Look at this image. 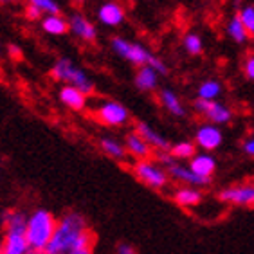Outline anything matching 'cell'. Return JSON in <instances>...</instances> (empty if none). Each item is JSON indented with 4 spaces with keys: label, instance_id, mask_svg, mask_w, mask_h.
Listing matches in <instances>:
<instances>
[{
    "label": "cell",
    "instance_id": "cell-1",
    "mask_svg": "<svg viewBox=\"0 0 254 254\" xmlns=\"http://www.w3.org/2000/svg\"><path fill=\"white\" fill-rule=\"evenodd\" d=\"M96 244L87 216L79 211H65L62 216H56V227H54L53 238L45 253L47 254H67L70 251L85 247V245Z\"/></svg>",
    "mask_w": 254,
    "mask_h": 254
},
{
    "label": "cell",
    "instance_id": "cell-2",
    "mask_svg": "<svg viewBox=\"0 0 254 254\" xmlns=\"http://www.w3.org/2000/svg\"><path fill=\"white\" fill-rule=\"evenodd\" d=\"M25 216L18 207H7L0 213V254H27Z\"/></svg>",
    "mask_w": 254,
    "mask_h": 254
},
{
    "label": "cell",
    "instance_id": "cell-3",
    "mask_svg": "<svg viewBox=\"0 0 254 254\" xmlns=\"http://www.w3.org/2000/svg\"><path fill=\"white\" fill-rule=\"evenodd\" d=\"M56 216L45 207H36L25 216V240L31 251H45L53 238Z\"/></svg>",
    "mask_w": 254,
    "mask_h": 254
},
{
    "label": "cell",
    "instance_id": "cell-4",
    "mask_svg": "<svg viewBox=\"0 0 254 254\" xmlns=\"http://www.w3.org/2000/svg\"><path fill=\"white\" fill-rule=\"evenodd\" d=\"M51 76L60 83H65L68 87H74L81 90L85 96H90L94 92V81L92 78L85 72L83 68L76 65L72 60L60 58L51 68Z\"/></svg>",
    "mask_w": 254,
    "mask_h": 254
},
{
    "label": "cell",
    "instance_id": "cell-5",
    "mask_svg": "<svg viewBox=\"0 0 254 254\" xmlns=\"http://www.w3.org/2000/svg\"><path fill=\"white\" fill-rule=\"evenodd\" d=\"M132 173L137 181L148 186L150 190L164 191L170 186V177L166 168L162 166L157 159H144V161H133Z\"/></svg>",
    "mask_w": 254,
    "mask_h": 254
},
{
    "label": "cell",
    "instance_id": "cell-6",
    "mask_svg": "<svg viewBox=\"0 0 254 254\" xmlns=\"http://www.w3.org/2000/svg\"><path fill=\"white\" fill-rule=\"evenodd\" d=\"M94 118L98 119L101 125H105V127L119 128V127H125L130 121V112L119 101L105 99V101H99L96 105V108H94Z\"/></svg>",
    "mask_w": 254,
    "mask_h": 254
},
{
    "label": "cell",
    "instance_id": "cell-7",
    "mask_svg": "<svg viewBox=\"0 0 254 254\" xmlns=\"http://www.w3.org/2000/svg\"><path fill=\"white\" fill-rule=\"evenodd\" d=\"M110 45H112V51L118 54L119 58L127 60V62H130L133 65H139V67L148 65L150 60L153 58V54L144 45L130 42V40L123 38V36H114Z\"/></svg>",
    "mask_w": 254,
    "mask_h": 254
},
{
    "label": "cell",
    "instance_id": "cell-8",
    "mask_svg": "<svg viewBox=\"0 0 254 254\" xmlns=\"http://www.w3.org/2000/svg\"><path fill=\"white\" fill-rule=\"evenodd\" d=\"M218 200L231 207H254V182H242L218 191Z\"/></svg>",
    "mask_w": 254,
    "mask_h": 254
},
{
    "label": "cell",
    "instance_id": "cell-9",
    "mask_svg": "<svg viewBox=\"0 0 254 254\" xmlns=\"http://www.w3.org/2000/svg\"><path fill=\"white\" fill-rule=\"evenodd\" d=\"M193 108L198 116L205 119L211 125H216V127H222V125H229L233 121V110L231 107L224 105L220 101H202V99H195L193 103Z\"/></svg>",
    "mask_w": 254,
    "mask_h": 254
},
{
    "label": "cell",
    "instance_id": "cell-10",
    "mask_svg": "<svg viewBox=\"0 0 254 254\" xmlns=\"http://www.w3.org/2000/svg\"><path fill=\"white\" fill-rule=\"evenodd\" d=\"M195 142L196 150H202L205 153H211L218 150L224 142V133H222V128L216 127V125H211V123H202L198 125L195 132Z\"/></svg>",
    "mask_w": 254,
    "mask_h": 254
},
{
    "label": "cell",
    "instance_id": "cell-11",
    "mask_svg": "<svg viewBox=\"0 0 254 254\" xmlns=\"http://www.w3.org/2000/svg\"><path fill=\"white\" fill-rule=\"evenodd\" d=\"M164 168H166V171H168L170 182H175L177 186H191V188H200L202 190V188L211 184V182L204 181L200 177H196L195 173L190 170V166H188L186 162H179L173 159V161Z\"/></svg>",
    "mask_w": 254,
    "mask_h": 254
},
{
    "label": "cell",
    "instance_id": "cell-12",
    "mask_svg": "<svg viewBox=\"0 0 254 254\" xmlns=\"http://www.w3.org/2000/svg\"><path fill=\"white\" fill-rule=\"evenodd\" d=\"M188 166H190V170L193 171L196 177H200L204 181L211 182L216 171V159L213 153L196 152L195 155L188 161Z\"/></svg>",
    "mask_w": 254,
    "mask_h": 254
},
{
    "label": "cell",
    "instance_id": "cell-13",
    "mask_svg": "<svg viewBox=\"0 0 254 254\" xmlns=\"http://www.w3.org/2000/svg\"><path fill=\"white\" fill-rule=\"evenodd\" d=\"M67 24H68V31H72L74 36H78L79 40H83L87 44H92L98 38V29L81 13H72V15L68 16Z\"/></svg>",
    "mask_w": 254,
    "mask_h": 254
},
{
    "label": "cell",
    "instance_id": "cell-14",
    "mask_svg": "<svg viewBox=\"0 0 254 254\" xmlns=\"http://www.w3.org/2000/svg\"><path fill=\"white\" fill-rule=\"evenodd\" d=\"M135 133H139V135L146 141V144L150 148H152L155 153H162V152H170V141H168L166 137L162 135L161 132H157L155 128L150 127L148 123L144 121H139L135 125V130H133Z\"/></svg>",
    "mask_w": 254,
    "mask_h": 254
},
{
    "label": "cell",
    "instance_id": "cell-15",
    "mask_svg": "<svg viewBox=\"0 0 254 254\" xmlns=\"http://www.w3.org/2000/svg\"><path fill=\"white\" fill-rule=\"evenodd\" d=\"M171 198L182 209H193V207L202 204V200H204V191L200 188L177 186L173 190V193H171Z\"/></svg>",
    "mask_w": 254,
    "mask_h": 254
},
{
    "label": "cell",
    "instance_id": "cell-16",
    "mask_svg": "<svg viewBox=\"0 0 254 254\" xmlns=\"http://www.w3.org/2000/svg\"><path fill=\"white\" fill-rule=\"evenodd\" d=\"M125 150H127V155L132 157L133 161H144V159H152L153 150L146 144V141L142 139L139 133L130 132L125 137Z\"/></svg>",
    "mask_w": 254,
    "mask_h": 254
},
{
    "label": "cell",
    "instance_id": "cell-17",
    "mask_svg": "<svg viewBox=\"0 0 254 254\" xmlns=\"http://www.w3.org/2000/svg\"><path fill=\"white\" fill-rule=\"evenodd\" d=\"M98 20L107 27H118L125 22V9L118 2H103L98 7Z\"/></svg>",
    "mask_w": 254,
    "mask_h": 254
},
{
    "label": "cell",
    "instance_id": "cell-18",
    "mask_svg": "<svg viewBox=\"0 0 254 254\" xmlns=\"http://www.w3.org/2000/svg\"><path fill=\"white\" fill-rule=\"evenodd\" d=\"M58 98L60 101L64 103L65 107L74 110V112H81L87 108V101H88V96H85L81 90L74 87H68V85H64V87L60 88L58 92Z\"/></svg>",
    "mask_w": 254,
    "mask_h": 254
},
{
    "label": "cell",
    "instance_id": "cell-19",
    "mask_svg": "<svg viewBox=\"0 0 254 254\" xmlns=\"http://www.w3.org/2000/svg\"><path fill=\"white\" fill-rule=\"evenodd\" d=\"M159 101L164 107L168 114H171L173 118H186V107L182 105V99L179 98V94L171 88H162L159 92Z\"/></svg>",
    "mask_w": 254,
    "mask_h": 254
},
{
    "label": "cell",
    "instance_id": "cell-20",
    "mask_svg": "<svg viewBox=\"0 0 254 254\" xmlns=\"http://www.w3.org/2000/svg\"><path fill=\"white\" fill-rule=\"evenodd\" d=\"M99 148H101V152L105 153V155L114 159V161L125 162L128 159L125 144H123V141L116 139V137H110V135L101 137V139H99Z\"/></svg>",
    "mask_w": 254,
    "mask_h": 254
},
{
    "label": "cell",
    "instance_id": "cell-21",
    "mask_svg": "<svg viewBox=\"0 0 254 254\" xmlns=\"http://www.w3.org/2000/svg\"><path fill=\"white\" fill-rule=\"evenodd\" d=\"M135 87L141 92H152L159 87V74L150 65H142L135 72Z\"/></svg>",
    "mask_w": 254,
    "mask_h": 254
},
{
    "label": "cell",
    "instance_id": "cell-22",
    "mask_svg": "<svg viewBox=\"0 0 254 254\" xmlns=\"http://www.w3.org/2000/svg\"><path fill=\"white\" fill-rule=\"evenodd\" d=\"M40 27H42L47 34H53V36H62V34H65L68 31L67 18H64L62 15L42 16V20H40Z\"/></svg>",
    "mask_w": 254,
    "mask_h": 254
},
{
    "label": "cell",
    "instance_id": "cell-23",
    "mask_svg": "<svg viewBox=\"0 0 254 254\" xmlns=\"http://www.w3.org/2000/svg\"><path fill=\"white\" fill-rule=\"evenodd\" d=\"M222 96V83L218 79H204L200 85H198V90H196V99H202V101H218V98Z\"/></svg>",
    "mask_w": 254,
    "mask_h": 254
},
{
    "label": "cell",
    "instance_id": "cell-24",
    "mask_svg": "<svg viewBox=\"0 0 254 254\" xmlns=\"http://www.w3.org/2000/svg\"><path fill=\"white\" fill-rule=\"evenodd\" d=\"M196 152H198V150H196L195 142L193 141H179V142H175V144H171L170 152L168 153H170L175 161L186 162V161H190Z\"/></svg>",
    "mask_w": 254,
    "mask_h": 254
},
{
    "label": "cell",
    "instance_id": "cell-25",
    "mask_svg": "<svg viewBox=\"0 0 254 254\" xmlns=\"http://www.w3.org/2000/svg\"><path fill=\"white\" fill-rule=\"evenodd\" d=\"M225 33H227V36L238 45H244L245 42L249 40V34H247V31H245V27L242 25V22H240V18L236 15L227 22Z\"/></svg>",
    "mask_w": 254,
    "mask_h": 254
},
{
    "label": "cell",
    "instance_id": "cell-26",
    "mask_svg": "<svg viewBox=\"0 0 254 254\" xmlns=\"http://www.w3.org/2000/svg\"><path fill=\"white\" fill-rule=\"evenodd\" d=\"M236 16L240 18L242 25H244L245 31H247V34H249V36H254V4L253 2L242 5Z\"/></svg>",
    "mask_w": 254,
    "mask_h": 254
},
{
    "label": "cell",
    "instance_id": "cell-27",
    "mask_svg": "<svg viewBox=\"0 0 254 254\" xmlns=\"http://www.w3.org/2000/svg\"><path fill=\"white\" fill-rule=\"evenodd\" d=\"M182 45L186 49L188 54L191 56H198V54L204 51V42H202V36L196 33H188L182 40Z\"/></svg>",
    "mask_w": 254,
    "mask_h": 254
},
{
    "label": "cell",
    "instance_id": "cell-28",
    "mask_svg": "<svg viewBox=\"0 0 254 254\" xmlns=\"http://www.w3.org/2000/svg\"><path fill=\"white\" fill-rule=\"evenodd\" d=\"M27 5L36 7L44 16L60 15V11H62V7H60V4L56 0H27Z\"/></svg>",
    "mask_w": 254,
    "mask_h": 254
},
{
    "label": "cell",
    "instance_id": "cell-29",
    "mask_svg": "<svg viewBox=\"0 0 254 254\" xmlns=\"http://www.w3.org/2000/svg\"><path fill=\"white\" fill-rule=\"evenodd\" d=\"M150 67L153 68V70H155L157 74H159V76H166L168 74V67H166V64H164V62H162L161 58H157V56H153L152 60H150Z\"/></svg>",
    "mask_w": 254,
    "mask_h": 254
},
{
    "label": "cell",
    "instance_id": "cell-30",
    "mask_svg": "<svg viewBox=\"0 0 254 254\" xmlns=\"http://www.w3.org/2000/svg\"><path fill=\"white\" fill-rule=\"evenodd\" d=\"M244 72H245V76H247V78L251 79V81H254V54H251L249 58L245 60Z\"/></svg>",
    "mask_w": 254,
    "mask_h": 254
},
{
    "label": "cell",
    "instance_id": "cell-31",
    "mask_svg": "<svg viewBox=\"0 0 254 254\" xmlns=\"http://www.w3.org/2000/svg\"><path fill=\"white\" fill-rule=\"evenodd\" d=\"M116 254H137V249L132 244H128V242H121L116 247Z\"/></svg>",
    "mask_w": 254,
    "mask_h": 254
},
{
    "label": "cell",
    "instance_id": "cell-32",
    "mask_svg": "<svg viewBox=\"0 0 254 254\" xmlns=\"http://www.w3.org/2000/svg\"><path fill=\"white\" fill-rule=\"evenodd\" d=\"M242 150H244L245 155L254 157V135H251V137L245 139L244 144H242Z\"/></svg>",
    "mask_w": 254,
    "mask_h": 254
},
{
    "label": "cell",
    "instance_id": "cell-33",
    "mask_svg": "<svg viewBox=\"0 0 254 254\" xmlns=\"http://www.w3.org/2000/svg\"><path fill=\"white\" fill-rule=\"evenodd\" d=\"M25 16H27L29 20H42V16H44V15H42L36 7H33V5H27V7H25Z\"/></svg>",
    "mask_w": 254,
    "mask_h": 254
},
{
    "label": "cell",
    "instance_id": "cell-34",
    "mask_svg": "<svg viewBox=\"0 0 254 254\" xmlns=\"http://www.w3.org/2000/svg\"><path fill=\"white\" fill-rule=\"evenodd\" d=\"M67 254H94V245H85V247H78V249L70 251Z\"/></svg>",
    "mask_w": 254,
    "mask_h": 254
},
{
    "label": "cell",
    "instance_id": "cell-35",
    "mask_svg": "<svg viewBox=\"0 0 254 254\" xmlns=\"http://www.w3.org/2000/svg\"><path fill=\"white\" fill-rule=\"evenodd\" d=\"M9 51H11V54H13V58H20V54H22V51H20V49H16L15 45H11V47H9Z\"/></svg>",
    "mask_w": 254,
    "mask_h": 254
},
{
    "label": "cell",
    "instance_id": "cell-36",
    "mask_svg": "<svg viewBox=\"0 0 254 254\" xmlns=\"http://www.w3.org/2000/svg\"><path fill=\"white\" fill-rule=\"evenodd\" d=\"M27 254H47L45 251H29Z\"/></svg>",
    "mask_w": 254,
    "mask_h": 254
},
{
    "label": "cell",
    "instance_id": "cell-37",
    "mask_svg": "<svg viewBox=\"0 0 254 254\" xmlns=\"http://www.w3.org/2000/svg\"><path fill=\"white\" fill-rule=\"evenodd\" d=\"M7 2H13V0H0V4H7Z\"/></svg>",
    "mask_w": 254,
    "mask_h": 254
},
{
    "label": "cell",
    "instance_id": "cell-38",
    "mask_svg": "<svg viewBox=\"0 0 254 254\" xmlns=\"http://www.w3.org/2000/svg\"><path fill=\"white\" fill-rule=\"evenodd\" d=\"M72 2H76V4H83L85 0H72Z\"/></svg>",
    "mask_w": 254,
    "mask_h": 254
}]
</instances>
